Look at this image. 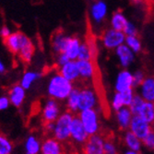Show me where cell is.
Returning a JSON list of instances; mask_svg holds the SVG:
<instances>
[{"instance_id":"obj_1","label":"cell","mask_w":154,"mask_h":154,"mask_svg":"<svg viewBox=\"0 0 154 154\" xmlns=\"http://www.w3.org/2000/svg\"><path fill=\"white\" fill-rule=\"evenodd\" d=\"M86 43L90 49V62L92 66V83L94 87V91L96 92V95L98 99L103 103V99L105 100L104 95V87L103 84V77L101 74V69L99 66V61H98V46L95 35L92 32V27L91 24V20L89 17H86Z\"/></svg>"},{"instance_id":"obj_2","label":"cell","mask_w":154,"mask_h":154,"mask_svg":"<svg viewBox=\"0 0 154 154\" xmlns=\"http://www.w3.org/2000/svg\"><path fill=\"white\" fill-rule=\"evenodd\" d=\"M73 90L72 82L60 74L53 77L49 82L48 92L54 100H65Z\"/></svg>"},{"instance_id":"obj_3","label":"cell","mask_w":154,"mask_h":154,"mask_svg":"<svg viewBox=\"0 0 154 154\" xmlns=\"http://www.w3.org/2000/svg\"><path fill=\"white\" fill-rule=\"evenodd\" d=\"M73 116L71 112L67 111L60 115L54 122V128L53 130L54 137L62 143L70 140V125Z\"/></svg>"},{"instance_id":"obj_4","label":"cell","mask_w":154,"mask_h":154,"mask_svg":"<svg viewBox=\"0 0 154 154\" xmlns=\"http://www.w3.org/2000/svg\"><path fill=\"white\" fill-rule=\"evenodd\" d=\"M79 117L89 136L100 132V119L98 112L95 110V108L80 111Z\"/></svg>"},{"instance_id":"obj_5","label":"cell","mask_w":154,"mask_h":154,"mask_svg":"<svg viewBox=\"0 0 154 154\" xmlns=\"http://www.w3.org/2000/svg\"><path fill=\"white\" fill-rule=\"evenodd\" d=\"M104 140L105 137L100 132L89 136L82 146V154H104Z\"/></svg>"},{"instance_id":"obj_6","label":"cell","mask_w":154,"mask_h":154,"mask_svg":"<svg viewBox=\"0 0 154 154\" xmlns=\"http://www.w3.org/2000/svg\"><path fill=\"white\" fill-rule=\"evenodd\" d=\"M89 137V134L86 132L79 116H73L70 125V140L78 146H83Z\"/></svg>"},{"instance_id":"obj_7","label":"cell","mask_w":154,"mask_h":154,"mask_svg":"<svg viewBox=\"0 0 154 154\" xmlns=\"http://www.w3.org/2000/svg\"><path fill=\"white\" fill-rule=\"evenodd\" d=\"M128 130L132 132L134 135H136L138 138L142 139L150 131H152L153 128H152V124L145 121L138 115H133Z\"/></svg>"},{"instance_id":"obj_8","label":"cell","mask_w":154,"mask_h":154,"mask_svg":"<svg viewBox=\"0 0 154 154\" xmlns=\"http://www.w3.org/2000/svg\"><path fill=\"white\" fill-rule=\"evenodd\" d=\"M125 41V34L121 31L110 29L103 35V43L107 49H114L123 45Z\"/></svg>"},{"instance_id":"obj_9","label":"cell","mask_w":154,"mask_h":154,"mask_svg":"<svg viewBox=\"0 0 154 154\" xmlns=\"http://www.w3.org/2000/svg\"><path fill=\"white\" fill-rule=\"evenodd\" d=\"M97 104V95L94 91L90 88H85L79 91V111L95 108Z\"/></svg>"},{"instance_id":"obj_10","label":"cell","mask_w":154,"mask_h":154,"mask_svg":"<svg viewBox=\"0 0 154 154\" xmlns=\"http://www.w3.org/2000/svg\"><path fill=\"white\" fill-rule=\"evenodd\" d=\"M26 38L27 36L24 33H22L21 32H17L14 33H10V35L8 38L3 40V42L6 45L7 48L8 49V51L11 54L16 55L19 54L20 47Z\"/></svg>"},{"instance_id":"obj_11","label":"cell","mask_w":154,"mask_h":154,"mask_svg":"<svg viewBox=\"0 0 154 154\" xmlns=\"http://www.w3.org/2000/svg\"><path fill=\"white\" fill-rule=\"evenodd\" d=\"M60 114L59 106L54 99H50L46 102L43 111V121L46 123H54Z\"/></svg>"},{"instance_id":"obj_12","label":"cell","mask_w":154,"mask_h":154,"mask_svg":"<svg viewBox=\"0 0 154 154\" xmlns=\"http://www.w3.org/2000/svg\"><path fill=\"white\" fill-rule=\"evenodd\" d=\"M42 154H66L62 142L54 137H48L41 144Z\"/></svg>"},{"instance_id":"obj_13","label":"cell","mask_w":154,"mask_h":154,"mask_svg":"<svg viewBox=\"0 0 154 154\" xmlns=\"http://www.w3.org/2000/svg\"><path fill=\"white\" fill-rule=\"evenodd\" d=\"M132 88L134 89L133 74H131L127 69H124L117 76L116 82V91L118 92H123Z\"/></svg>"},{"instance_id":"obj_14","label":"cell","mask_w":154,"mask_h":154,"mask_svg":"<svg viewBox=\"0 0 154 154\" xmlns=\"http://www.w3.org/2000/svg\"><path fill=\"white\" fill-rule=\"evenodd\" d=\"M59 74L69 81H76L79 78L77 62L75 60H69L67 63H66L60 67Z\"/></svg>"},{"instance_id":"obj_15","label":"cell","mask_w":154,"mask_h":154,"mask_svg":"<svg viewBox=\"0 0 154 154\" xmlns=\"http://www.w3.org/2000/svg\"><path fill=\"white\" fill-rule=\"evenodd\" d=\"M133 114L128 106H124L118 111H116V121L118 127L121 130H128Z\"/></svg>"},{"instance_id":"obj_16","label":"cell","mask_w":154,"mask_h":154,"mask_svg":"<svg viewBox=\"0 0 154 154\" xmlns=\"http://www.w3.org/2000/svg\"><path fill=\"white\" fill-rule=\"evenodd\" d=\"M116 49L121 66L124 67H128L134 61V52L125 44L119 45Z\"/></svg>"},{"instance_id":"obj_17","label":"cell","mask_w":154,"mask_h":154,"mask_svg":"<svg viewBox=\"0 0 154 154\" xmlns=\"http://www.w3.org/2000/svg\"><path fill=\"white\" fill-rule=\"evenodd\" d=\"M123 142L128 149L135 150V151H141L143 145L142 140L138 138L136 135H134L129 130H125L123 135Z\"/></svg>"},{"instance_id":"obj_18","label":"cell","mask_w":154,"mask_h":154,"mask_svg":"<svg viewBox=\"0 0 154 154\" xmlns=\"http://www.w3.org/2000/svg\"><path fill=\"white\" fill-rule=\"evenodd\" d=\"M34 51H35V47H34L33 44L32 43V41L27 37L20 47V50L18 55L24 64L29 65L32 58Z\"/></svg>"},{"instance_id":"obj_19","label":"cell","mask_w":154,"mask_h":154,"mask_svg":"<svg viewBox=\"0 0 154 154\" xmlns=\"http://www.w3.org/2000/svg\"><path fill=\"white\" fill-rule=\"evenodd\" d=\"M140 87V95L144 101L154 102V78H145Z\"/></svg>"},{"instance_id":"obj_20","label":"cell","mask_w":154,"mask_h":154,"mask_svg":"<svg viewBox=\"0 0 154 154\" xmlns=\"http://www.w3.org/2000/svg\"><path fill=\"white\" fill-rule=\"evenodd\" d=\"M79 47H80V41L79 40V38L67 37L64 54H66L70 60H77Z\"/></svg>"},{"instance_id":"obj_21","label":"cell","mask_w":154,"mask_h":154,"mask_svg":"<svg viewBox=\"0 0 154 154\" xmlns=\"http://www.w3.org/2000/svg\"><path fill=\"white\" fill-rule=\"evenodd\" d=\"M25 98V89L19 84L14 85L9 91V101L16 107H20Z\"/></svg>"},{"instance_id":"obj_22","label":"cell","mask_w":154,"mask_h":154,"mask_svg":"<svg viewBox=\"0 0 154 154\" xmlns=\"http://www.w3.org/2000/svg\"><path fill=\"white\" fill-rule=\"evenodd\" d=\"M137 115L145 121L152 124L154 121V103L152 102L145 101Z\"/></svg>"},{"instance_id":"obj_23","label":"cell","mask_w":154,"mask_h":154,"mask_svg":"<svg viewBox=\"0 0 154 154\" xmlns=\"http://www.w3.org/2000/svg\"><path fill=\"white\" fill-rule=\"evenodd\" d=\"M128 20L125 17L124 14L121 11H116L113 14V17L111 20V25L112 28L116 31L123 32L125 30V26H127Z\"/></svg>"},{"instance_id":"obj_24","label":"cell","mask_w":154,"mask_h":154,"mask_svg":"<svg viewBox=\"0 0 154 154\" xmlns=\"http://www.w3.org/2000/svg\"><path fill=\"white\" fill-rule=\"evenodd\" d=\"M76 62L79 72V77L83 79H91L92 76V66L90 60L77 59Z\"/></svg>"},{"instance_id":"obj_25","label":"cell","mask_w":154,"mask_h":154,"mask_svg":"<svg viewBox=\"0 0 154 154\" xmlns=\"http://www.w3.org/2000/svg\"><path fill=\"white\" fill-rule=\"evenodd\" d=\"M79 90L73 89L67 97V111L71 113H76L79 111Z\"/></svg>"},{"instance_id":"obj_26","label":"cell","mask_w":154,"mask_h":154,"mask_svg":"<svg viewBox=\"0 0 154 154\" xmlns=\"http://www.w3.org/2000/svg\"><path fill=\"white\" fill-rule=\"evenodd\" d=\"M26 154H38L41 151V143L34 136H30L25 143Z\"/></svg>"},{"instance_id":"obj_27","label":"cell","mask_w":154,"mask_h":154,"mask_svg":"<svg viewBox=\"0 0 154 154\" xmlns=\"http://www.w3.org/2000/svg\"><path fill=\"white\" fill-rule=\"evenodd\" d=\"M107 7L103 1H99L94 4L92 8V15L97 21H101L106 15Z\"/></svg>"},{"instance_id":"obj_28","label":"cell","mask_w":154,"mask_h":154,"mask_svg":"<svg viewBox=\"0 0 154 154\" xmlns=\"http://www.w3.org/2000/svg\"><path fill=\"white\" fill-rule=\"evenodd\" d=\"M125 45H127L134 53H139L141 51V42L137 35L125 36Z\"/></svg>"},{"instance_id":"obj_29","label":"cell","mask_w":154,"mask_h":154,"mask_svg":"<svg viewBox=\"0 0 154 154\" xmlns=\"http://www.w3.org/2000/svg\"><path fill=\"white\" fill-rule=\"evenodd\" d=\"M13 145L9 139L3 134H0V154H11Z\"/></svg>"},{"instance_id":"obj_30","label":"cell","mask_w":154,"mask_h":154,"mask_svg":"<svg viewBox=\"0 0 154 154\" xmlns=\"http://www.w3.org/2000/svg\"><path fill=\"white\" fill-rule=\"evenodd\" d=\"M144 99L143 98L139 95V94H135L134 97H133V99L129 104V109L130 111L132 112V114L133 115H137L138 114V112L139 110H140L142 104L144 103Z\"/></svg>"},{"instance_id":"obj_31","label":"cell","mask_w":154,"mask_h":154,"mask_svg":"<svg viewBox=\"0 0 154 154\" xmlns=\"http://www.w3.org/2000/svg\"><path fill=\"white\" fill-rule=\"evenodd\" d=\"M103 150H104V154H118L117 146L114 141V139H112L110 137H105Z\"/></svg>"},{"instance_id":"obj_32","label":"cell","mask_w":154,"mask_h":154,"mask_svg":"<svg viewBox=\"0 0 154 154\" xmlns=\"http://www.w3.org/2000/svg\"><path fill=\"white\" fill-rule=\"evenodd\" d=\"M39 77L37 73L34 72H28L24 75L22 81H21V86L24 89H29L32 85V83Z\"/></svg>"},{"instance_id":"obj_33","label":"cell","mask_w":154,"mask_h":154,"mask_svg":"<svg viewBox=\"0 0 154 154\" xmlns=\"http://www.w3.org/2000/svg\"><path fill=\"white\" fill-rule=\"evenodd\" d=\"M111 106H112V108H113L116 112L125 106L121 92H118V91L116 92V94L113 97V100H112Z\"/></svg>"},{"instance_id":"obj_34","label":"cell","mask_w":154,"mask_h":154,"mask_svg":"<svg viewBox=\"0 0 154 154\" xmlns=\"http://www.w3.org/2000/svg\"><path fill=\"white\" fill-rule=\"evenodd\" d=\"M141 140L143 147L149 150H154V130L150 131Z\"/></svg>"},{"instance_id":"obj_35","label":"cell","mask_w":154,"mask_h":154,"mask_svg":"<svg viewBox=\"0 0 154 154\" xmlns=\"http://www.w3.org/2000/svg\"><path fill=\"white\" fill-rule=\"evenodd\" d=\"M77 59H81V60H90V49L87 45V43L80 44L79 51V55Z\"/></svg>"},{"instance_id":"obj_36","label":"cell","mask_w":154,"mask_h":154,"mask_svg":"<svg viewBox=\"0 0 154 154\" xmlns=\"http://www.w3.org/2000/svg\"><path fill=\"white\" fill-rule=\"evenodd\" d=\"M145 79L144 73L141 70H137L133 74V87H139L141 85V83L143 82Z\"/></svg>"},{"instance_id":"obj_37","label":"cell","mask_w":154,"mask_h":154,"mask_svg":"<svg viewBox=\"0 0 154 154\" xmlns=\"http://www.w3.org/2000/svg\"><path fill=\"white\" fill-rule=\"evenodd\" d=\"M123 32L125 34V36H134V35H137V30L135 27V25L131 22H128L127 26H125V30L123 31Z\"/></svg>"},{"instance_id":"obj_38","label":"cell","mask_w":154,"mask_h":154,"mask_svg":"<svg viewBox=\"0 0 154 154\" xmlns=\"http://www.w3.org/2000/svg\"><path fill=\"white\" fill-rule=\"evenodd\" d=\"M9 98L7 97H0V111L1 110H5L8 107L9 105Z\"/></svg>"},{"instance_id":"obj_39","label":"cell","mask_w":154,"mask_h":154,"mask_svg":"<svg viewBox=\"0 0 154 154\" xmlns=\"http://www.w3.org/2000/svg\"><path fill=\"white\" fill-rule=\"evenodd\" d=\"M0 35H1V37H2L3 40H5L6 38H8L10 35V31H9V29H8L7 26L4 25L1 28V30H0Z\"/></svg>"},{"instance_id":"obj_40","label":"cell","mask_w":154,"mask_h":154,"mask_svg":"<svg viewBox=\"0 0 154 154\" xmlns=\"http://www.w3.org/2000/svg\"><path fill=\"white\" fill-rule=\"evenodd\" d=\"M122 154H141V152L140 151L131 150V149H127V150H125Z\"/></svg>"},{"instance_id":"obj_41","label":"cell","mask_w":154,"mask_h":154,"mask_svg":"<svg viewBox=\"0 0 154 154\" xmlns=\"http://www.w3.org/2000/svg\"><path fill=\"white\" fill-rule=\"evenodd\" d=\"M2 71H4V66L2 65L1 62H0V72H2Z\"/></svg>"},{"instance_id":"obj_42","label":"cell","mask_w":154,"mask_h":154,"mask_svg":"<svg viewBox=\"0 0 154 154\" xmlns=\"http://www.w3.org/2000/svg\"><path fill=\"white\" fill-rule=\"evenodd\" d=\"M152 125H154V121H153V123H152Z\"/></svg>"},{"instance_id":"obj_43","label":"cell","mask_w":154,"mask_h":154,"mask_svg":"<svg viewBox=\"0 0 154 154\" xmlns=\"http://www.w3.org/2000/svg\"><path fill=\"white\" fill-rule=\"evenodd\" d=\"M153 103H154V102H153Z\"/></svg>"}]
</instances>
